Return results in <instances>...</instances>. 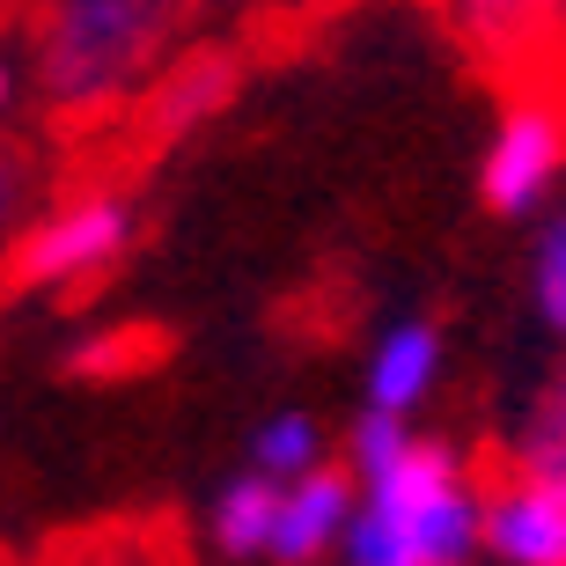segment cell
Wrapping results in <instances>:
<instances>
[{
	"label": "cell",
	"mask_w": 566,
	"mask_h": 566,
	"mask_svg": "<svg viewBox=\"0 0 566 566\" xmlns=\"http://www.w3.org/2000/svg\"><path fill=\"white\" fill-rule=\"evenodd\" d=\"M338 552L346 566H471L485 559V493L449 441L412 434L382 479L360 485Z\"/></svg>",
	"instance_id": "6da1fadb"
},
{
	"label": "cell",
	"mask_w": 566,
	"mask_h": 566,
	"mask_svg": "<svg viewBox=\"0 0 566 566\" xmlns=\"http://www.w3.org/2000/svg\"><path fill=\"white\" fill-rule=\"evenodd\" d=\"M177 0H44L30 30L38 96L66 118L111 111L155 82Z\"/></svg>",
	"instance_id": "7a4b0ae2"
},
{
	"label": "cell",
	"mask_w": 566,
	"mask_h": 566,
	"mask_svg": "<svg viewBox=\"0 0 566 566\" xmlns=\"http://www.w3.org/2000/svg\"><path fill=\"white\" fill-rule=\"evenodd\" d=\"M133 199L126 191H74L66 207L38 213L30 229L15 235V280L22 287H74V280H96L104 265H118L133 243Z\"/></svg>",
	"instance_id": "3957f363"
},
{
	"label": "cell",
	"mask_w": 566,
	"mask_h": 566,
	"mask_svg": "<svg viewBox=\"0 0 566 566\" xmlns=\"http://www.w3.org/2000/svg\"><path fill=\"white\" fill-rule=\"evenodd\" d=\"M559 177H566V118L545 96L507 104L493 140H485V163H479L485 207L507 213V221H523V213H537L552 191H559Z\"/></svg>",
	"instance_id": "277c9868"
},
{
	"label": "cell",
	"mask_w": 566,
	"mask_h": 566,
	"mask_svg": "<svg viewBox=\"0 0 566 566\" xmlns=\"http://www.w3.org/2000/svg\"><path fill=\"white\" fill-rule=\"evenodd\" d=\"M485 559L566 566V479L507 471V479L485 493Z\"/></svg>",
	"instance_id": "5b68a950"
},
{
	"label": "cell",
	"mask_w": 566,
	"mask_h": 566,
	"mask_svg": "<svg viewBox=\"0 0 566 566\" xmlns=\"http://www.w3.org/2000/svg\"><path fill=\"white\" fill-rule=\"evenodd\" d=\"M360 485L346 479V463H316L302 479L280 485V515H273V559L280 566H316L332 559L346 523H354Z\"/></svg>",
	"instance_id": "8992f818"
},
{
	"label": "cell",
	"mask_w": 566,
	"mask_h": 566,
	"mask_svg": "<svg viewBox=\"0 0 566 566\" xmlns=\"http://www.w3.org/2000/svg\"><path fill=\"white\" fill-rule=\"evenodd\" d=\"M235 96V60L229 52H185L177 66H155V82L140 88V118L155 140H185V133L213 126Z\"/></svg>",
	"instance_id": "52a82bcc"
},
{
	"label": "cell",
	"mask_w": 566,
	"mask_h": 566,
	"mask_svg": "<svg viewBox=\"0 0 566 566\" xmlns=\"http://www.w3.org/2000/svg\"><path fill=\"white\" fill-rule=\"evenodd\" d=\"M434 382H441V332L427 324V316L390 324V332L376 338V354H368V405H376V412L412 420Z\"/></svg>",
	"instance_id": "ba28073f"
},
{
	"label": "cell",
	"mask_w": 566,
	"mask_h": 566,
	"mask_svg": "<svg viewBox=\"0 0 566 566\" xmlns=\"http://www.w3.org/2000/svg\"><path fill=\"white\" fill-rule=\"evenodd\" d=\"M545 15L552 0H449V22L457 38L479 52V60H523L530 44L545 38Z\"/></svg>",
	"instance_id": "9c48e42d"
},
{
	"label": "cell",
	"mask_w": 566,
	"mask_h": 566,
	"mask_svg": "<svg viewBox=\"0 0 566 566\" xmlns=\"http://www.w3.org/2000/svg\"><path fill=\"white\" fill-rule=\"evenodd\" d=\"M273 515H280V479L265 471H235L213 501V545L229 559H265L273 552Z\"/></svg>",
	"instance_id": "30bf717a"
},
{
	"label": "cell",
	"mask_w": 566,
	"mask_h": 566,
	"mask_svg": "<svg viewBox=\"0 0 566 566\" xmlns=\"http://www.w3.org/2000/svg\"><path fill=\"white\" fill-rule=\"evenodd\" d=\"M507 463H515V471H530V479H566V368L545 382V390H537V405L523 412Z\"/></svg>",
	"instance_id": "8fae6325"
},
{
	"label": "cell",
	"mask_w": 566,
	"mask_h": 566,
	"mask_svg": "<svg viewBox=\"0 0 566 566\" xmlns=\"http://www.w3.org/2000/svg\"><path fill=\"white\" fill-rule=\"evenodd\" d=\"M324 463V427L310 420V412H273V420L258 427L251 441V471H265V479H302V471H316Z\"/></svg>",
	"instance_id": "7c38bea8"
},
{
	"label": "cell",
	"mask_w": 566,
	"mask_h": 566,
	"mask_svg": "<svg viewBox=\"0 0 566 566\" xmlns=\"http://www.w3.org/2000/svg\"><path fill=\"white\" fill-rule=\"evenodd\" d=\"M530 310H537L545 332L566 338V207L552 213L545 229H537V243H530Z\"/></svg>",
	"instance_id": "4fadbf2b"
},
{
	"label": "cell",
	"mask_w": 566,
	"mask_h": 566,
	"mask_svg": "<svg viewBox=\"0 0 566 566\" xmlns=\"http://www.w3.org/2000/svg\"><path fill=\"white\" fill-rule=\"evenodd\" d=\"M405 449H412V420H398V412H376V405H360L354 434H346V479H354V485L382 479V471H390Z\"/></svg>",
	"instance_id": "5bb4252c"
},
{
	"label": "cell",
	"mask_w": 566,
	"mask_h": 566,
	"mask_svg": "<svg viewBox=\"0 0 566 566\" xmlns=\"http://www.w3.org/2000/svg\"><path fill=\"white\" fill-rule=\"evenodd\" d=\"M147 354H155V346H147V332L118 324V332H96V338H82V346L66 354V368H74V376H96V382H111V376H126V368H140Z\"/></svg>",
	"instance_id": "9a60e30c"
},
{
	"label": "cell",
	"mask_w": 566,
	"mask_h": 566,
	"mask_svg": "<svg viewBox=\"0 0 566 566\" xmlns=\"http://www.w3.org/2000/svg\"><path fill=\"white\" fill-rule=\"evenodd\" d=\"M15 104H22V60L8 52V44H0V118H8Z\"/></svg>",
	"instance_id": "2e32d148"
}]
</instances>
